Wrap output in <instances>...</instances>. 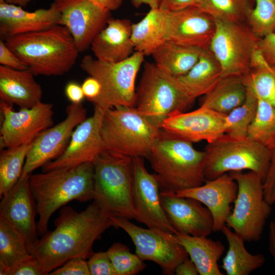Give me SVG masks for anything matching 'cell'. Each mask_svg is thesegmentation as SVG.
<instances>
[{
  "mask_svg": "<svg viewBox=\"0 0 275 275\" xmlns=\"http://www.w3.org/2000/svg\"><path fill=\"white\" fill-rule=\"evenodd\" d=\"M80 212L63 207L54 221L55 229L39 239L32 254L40 264L43 275L49 274L67 261L88 259L94 242L111 227V216L97 200Z\"/></svg>",
  "mask_w": 275,
  "mask_h": 275,
  "instance_id": "6da1fadb",
  "label": "cell"
},
{
  "mask_svg": "<svg viewBox=\"0 0 275 275\" xmlns=\"http://www.w3.org/2000/svg\"><path fill=\"white\" fill-rule=\"evenodd\" d=\"M30 187L37 207L38 233L48 231L52 215L68 202L94 199V169L92 162L69 169L52 170L29 177Z\"/></svg>",
  "mask_w": 275,
  "mask_h": 275,
  "instance_id": "7a4b0ae2",
  "label": "cell"
},
{
  "mask_svg": "<svg viewBox=\"0 0 275 275\" xmlns=\"http://www.w3.org/2000/svg\"><path fill=\"white\" fill-rule=\"evenodd\" d=\"M35 76H60L74 65L80 52L62 25L16 35L4 40Z\"/></svg>",
  "mask_w": 275,
  "mask_h": 275,
  "instance_id": "3957f363",
  "label": "cell"
},
{
  "mask_svg": "<svg viewBox=\"0 0 275 275\" xmlns=\"http://www.w3.org/2000/svg\"><path fill=\"white\" fill-rule=\"evenodd\" d=\"M147 159L160 191L176 193L200 186L206 181L205 151L197 150L193 143L162 128Z\"/></svg>",
  "mask_w": 275,
  "mask_h": 275,
  "instance_id": "277c9868",
  "label": "cell"
},
{
  "mask_svg": "<svg viewBox=\"0 0 275 275\" xmlns=\"http://www.w3.org/2000/svg\"><path fill=\"white\" fill-rule=\"evenodd\" d=\"M94 199L110 216L135 218L133 158L103 150L93 161Z\"/></svg>",
  "mask_w": 275,
  "mask_h": 275,
  "instance_id": "5b68a950",
  "label": "cell"
},
{
  "mask_svg": "<svg viewBox=\"0 0 275 275\" xmlns=\"http://www.w3.org/2000/svg\"><path fill=\"white\" fill-rule=\"evenodd\" d=\"M161 130L135 107L106 109L101 127L103 150L147 158Z\"/></svg>",
  "mask_w": 275,
  "mask_h": 275,
  "instance_id": "8992f818",
  "label": "cell"
},
{
  "mask_svg": "<svg viewBox=\"0 0 275 275\" xmlns=\"http://www.w3.org/2000/svg\"><path fill=\"white\" fill-rule=\"evenodd\" d=\"M177 77L155 63H144L143 70L136 90L135 107L161 128L169 117L184 112L194 102Z\"/></svg>",
  "mask_w": 275,
  "mask_h": 275,
  "instance_id": "52a82bcc",
  "label": "cell"
},
{
  "mask_svg": "<svg viewBox=\"0 0 275 275\" xmlns=\"http://www.w3.org/2000/svg\"><path fill=\"white\" fill-rule=\"evenodd\" d=\"M145 55L134 51L125 60L108 62L85 56L80 63L81 69L100 83L99 95L91 100L104 110L119 107H135V81Z\"/></svg>",
  "mask_w": 275,
  "mask_h": 275,
  "instance_id": "ba28073f",
  "label": "cell"
},
{
  "mask_svg": "<svg viewBox=\"0 0 275 275\" xmlns=\"http://www.w3.org/2000/svg\"><path fill=\"white\" fill-rule=\"evenodd\" d=\"M205 151L206 180L231 172L248 170L257 174L264 181L268 171L269 149L248 137L236 139L225 133L208 143Z\"/></svg>",
  "mask_w": 275,
  "mask_h": 275,
  "instance_id": "9c48e42d",
  "label": "cell"
},
{
  "mask_svg": "<svg viewBox=\"0 0 275 275\" xmlns=\"http://www.w3.org/2000/svg\"><path fill=\"white\" fill-rule=\"evenodd\" d=\"M229 173L236 182L238 191L226 225L245 241H257L271 210V205L264 197L263 180L252 171Z\"/></svg>",
  "mask_w": 275,
  "mask_h": 275,
  "instance_id": "30bf717a",
  "label": "cell"
},
{
  "mask_svg": "<svg viewBox=\"0 0 275 275\" xmlns=\"http://www.w3.org/2000/svg\"><path fill=\"white\" fill-rule=\"evenodd\" d=\"M214 21L215 29L209 48L221 66L222 77L244 76L250 71L260 38L244 22Z\"/></svg>",
  "mask_w": 275,
  "mask_h": 275,
  "instance_id": "8fae6325",
  "label": "cell"
},
{
  "mask_svg": "<svg viewBox=\"0 0 275 275\" xmlns=\"http://www.w3.org/2000/svg\"><path fill=\"white\" fill-rule=\"evenodd\" d=\"M111 218L115 227L123 229L131 238L135 247V254L143 261L156 263L165 274H175L177 266L188 257L173 234L159 229L140 227L126 218Z\"/></svg>",
  "mask_w": 275,
  "mask_h": 275,
  "instance_id": "7c38bea8",
  "label": "cell"
},
{
  "mask_svg": "<svg viewBox=\"0 0 275 275\" xmlns=\"http://www.w3.org/2000/svg\"><path fill=\"white\" fill-rule=\"evenodd\" d=\"M3 120L1 147L9 148L31 144L43 131L53 125V105L40 101L30 108L13 109V105L1 101Z\"/></svg>",
  "mask_w": 275,
  "mask_h": 275,
  "instance_id": "4fadbf2b",
  "label": "cell"
},
{
  "mask_svg": "<svg viewBox=\"0 0 275 275\" xmlns=\"http://www.w3.org/2000/svg\"><path fill=\"white\" fill-rule=\"evenodd\" d=\"M66 113L64 120L45 130L32 144L20 179L61 155L75 128L87 118V111L81 103H71Z\"/></svg>",
  "mask_w": 275,
  "mask_h": 275,
  "instance_id": "5bb4252c",
  "label": "cell"
},
{
  "mask_svg": "<svg viewBox=\"0 0 275 275\" xmlns=\"http://www.w3.org/2000/svg\"><path fill=\"white\" fill-rule=\"evenodd\" d=\"M51 4L61 14L59 24L69 30L80 52L91 47L111 17V11L91 0H54Z\"/></svg>",
  "mask_w": 275,
  "mask_h": 275,
  "instance_id": "9a60e30c",
  "label": "cell"
},
{
  "mask_svg": "<svg viewBox=\"0 0 275 275\" xmlns=\"http://www.w3.org/2000/svg\"><path fill=\"white\" fill-rule=\"evenodd\" d=\"M133 163L134 219L149 228L177 234L162 207L155 174L148 172L144 157H133Z\"/></svg>",
  "mask_w": 275,
  "mask_h": 275,
  "instance_id": "2e32d148",
  "label": "cell"
},
{
  "mask_svg": "<svg viewBox=\"0 0 275 275\" xmlns=\"http://www.w3.org/2000/svg\"><path fill=\"white\" fill-rule=\"evenodd\" d=\"M104 109L95 105L94 113L74 129L62 154L42 167L43 172L69 169L87 162H93L103 150L101 127Z\"/></svg>",
  "mask_w": 275,
  "mask_h": 275,
  "instance_id": "e0dca14e",
  "label": "cell"
},
{
  "mask_svg": "<svg viewBox=\"0 0 275 275\" xmlns=\"http://www.w3.org/2000/svg\"><path fill=\"white\" fill-rule=\"evenodd\" d=\"M30 175L19 179L1 198L0 216L23 237L32 254L39 239L35 221L37 207L30 187Z\"/></svg>",
  "mask_w": 275,
  "mask_h": 275,
  "instance_id": "ac0fdd59",
  "label": "cell"
},
{
  "mask_svg": "<svg viewBox=\"0 0 275 275\" xmlns=\"http://www.w3.org/2000/svg\"><path fill=\"white\" fill-rule=\"evenodd\" d=\"M215 29L214 19L196 6L167 12L166 41L207 48Z\"/></svg>",
  "mask_w": 275,
  "mask_h": 275,
  "instance_id": "d6986e66",
  "label": "cell"
},
{
  "mask_svg": "<svg viewBox=\"0 0 275 275\" xmlns=\"http://www.w3.org/2000/svg\"><path fill=\"white\" fill-rule=\"evenodd\" d=\"M167 216L177 233L208 236L213 232V219L209 210L199 201L180 197L172 191H160Z\"/></svg>",
  "mask_w": 275,
  "mask_h": 275,
  "instance_id": "ffe728a7",
  "label": "cell"
},
{
  "mask_svg": "<svg viewBox=\"0 0 275 275\" xmlns=\"http://www.w3.org/2000/svg\"><path fill=\"white\" fill-rule=\"evenodd\" d=\"M227 115L201 106L188 113H179L166 119L161 128L191 143H211L225 134Z\"/></svg>",
  "mask_w": 275,
  "mask_h": 275,
  "instance_id": "44dd1931",
  "label": "cell"
},
{
  "mask_svg": "<svg viewBox=\"0 0 275 275\" xmlns=\"http://www.w3.org/2000/svg\"><path fill=\"white\" fill-rule=\"evenodd\" d=\"M238 186L229 173L212 180H206L200 186L177 191L180 197L195 199L210 211L213 219V232L221 231L231 212V204L236 198Z\"/></svg>",
  "mask_w": 275,
  "mask_h": 275,
  "instance_id": "7402d4cb",
  "label": "cell"
},
{
  "mask_svg": "<svg viewBox=\"0 0 275 275\" xmlns=\"http://www.w3.org/2000/svg\"><path fill=\"white\" fill-rule=\"evenodd\" d=\"M60 18V12L52 4L48 9L29 12L0 0L1 39L48 29L59 24Z\"/></svg>",
  "mask_w": 275,
  "mask_h": 275,
  "instance_id": "603a6c76",
  "label": "cell"
},
{
  "mask_svg": "<svg viewBox=\"0 0 275 275\" xmlns=\"http://www.w3.org/2000/svg\"><path fill=\"white\" fill-rule=\"evenodd\" d=\"M131 31L130 20L111 17L91 45L95 58L102 61L119 62L129 58L134 50L131 40Z\"/></svg>",
  "mask_w": 275,
  "mask_h": 275,
  "instance_id": "cb8c5ba5",
  "label": "cell"
},
{
  "mask_svg": "<svg viewBox=\"0 0 275 275\" xmlns=\"http://www.w3.org/2000/svg\"><path fill=\"white\" fill-rule=\"evenodd\" d=\"M29 69L0 66V99L20 108H30L41 101L42 90Z\"/></svg>",
  "mask_w": 275,
  "mask_h": 275,
  "instance_id": "d4e9b609",
  "label": "cell"
},
{
  "mask_svg": "<svg viewBox=\"0 0 275 275\" xmlns=\"http://www.w3.org/2000/svg\"><path fill=\"white\" fill-rule=\"evenodd\" d=\"M175 239L184 249L200 275H223L217 262L225 248L219 240L207 236H193L177 233Z\"/></svg>",
  "mask_w": 275,
  "mask_h": 275,
  "instance_id": "484cf974",
  "label": "cell"
},
{
  "mask_svg": "<svg viewBox=\"0 0 275 275\" xmlns=\"http://www.w3.org/2000/svg\"><path fill=\"white\" fill-rule=\"evenodd\" d=\"M222 77L221 66L209 49H203L199 59L185 74L177 77L195 100L208 93Z\"/></svg>",
  "mask_w": 275,
  "mask_h": 275,
  "instance_id": "4316f807",
  "label": "cell"
},
{
  "mask_svg": "<svg viewBox=\"0 0 275 275\" xmlns=\"http://www.w3.org/2000/svg\"><path fill=\"white\" fill-rule=\"evenodd\" d=\"M167 17V11L151 8L140 21L132 24L131 40L134 51L150 56L166 41Z\"/></svg>",
  "mask_w": 275,
  "mask_h": 275,
  "instance_id": "83f0119b",
  "label": "cell"
},
{
  "mask_svg": "<svg viewBox=\"0 0 275 275\" xmlns=\"http://www.w3.org/2000/svg\"><path fill=\"white\" fill-rule=\"evenodd\" d=\"M228 243L223 259L222 268L228 275H249L261 267L265 262L262 254H252L244 245V239L226 225L221 229Z\"/></svg>",
  "mask_w": 275,
  "mask_h": 275,
  "instance_id": "f1b7e54d",
  "label": "cell"
},
{
  "mask_svg": "<svg viewBox=\"0 0 275 275\" xmlns=\"http://www.w3.org/2000/svg\"><path fill=\"white\" fill-rule=\"evenodd\" d=\"M246 95L243 76L222 77L204 96L201 106L227 115L243 103Z\"/></svg>",
  "mask_w": 275,
  "mask_h": 275,
  "instance_id": "f546056e",
  "label": "cell"
},
{
  "mask_svg": "<svg viewBox=\"0 0 275 275\" xmlns=\"http://www.w3.org/2000/svg\"><path fill=\"white\" fill-rule=\"evenodd\" d=\"M203 49L166 41L152 53L155 63L171 75L187 73L198 61Z\"/></svg>",
  "mask_w": 275,
  "mask_h": 275,
  "instance_id": "4dcf8cb0",
  "label": "cell"
},
{
  "mask_svg": "<svg viewBox=\"0 0 275 275\" xmlns=\"http://www.w3.org/2000/svg\"><path fill=\"white\" fill-rule=\"evenodd\" d=\"M33 257L23 237L0 216V274L11 275L17 265Z\"/></svg>",
  "mask_w": 275,
  "mask_h": 275,
  "instance_id": "1f68e13d",
  "label": "cell"
},
{
  "mask_svg": "<svg viewBox=\"0 0 275 275\" xmlns=\"http://www.w3.org/2000/svg\"><path fill=\"white\" fill-rule=\"evenodd\" d=\"M243 81L258 99L275 107V66L267 63L258 47L252 56L250 71L243 76Z\"/></svg>",
  "mask_w": 275,
  "mask_h": 275,
  "instance_id": "d6a6232c",
  "label": "cell"
},
{
  "mask_svg": "<svg viewBox=\"0 0 275 275\" xmlns=\"http://www.w3.org/2000/svg\"><path fill=\"white\" fill-rule=\"evenodd\" d=\"M31 144L1 150L0 153V198L19 180Z\"/></svg>",
  "mask_w": 275,
  "mask_h": 275,
  "instance_id": "836d02e7",
  "label": "cell"
},
{
  "mask_svg": "<svg viewBox=\"0 0 275 275\" xmlns=\"http://www.w3.org/2000/svg\"><path fill=\"white\" fill-rule=\"evenodd\" d=\"M253 0H199L196 6L213 19L225 22H244Z\"/></svg>",
  "mask_w": 275,
  "mask_h": 275,
  "instance_id": "e575fe53",
  "label": "cell"
},
{
  "mask_svg": "<svg viewBox=\"0 0 275 275\" xmlns=\"http://www.w3.org/2000/svg\"><path fill=\"white\" fill-rule=\"evenodd\" d=\"M246 88L245 101L227 114L225 119V133L236 139L248 137L249 128L257 109L258 98L252 90Z\"/></svg>",
  "mask_w": 275,
  "mask_h": 275,
  "instance_id": "d590c367",
  "label": "cell"
},
{
  "mask_svg": "<svg viewBox=\"0 0 275 275\" xmlns=\"http://www.w3.org/2000/svg\"><path fill=\"white\" fill-rule=\"evenodd\" d=\"M274 135L275 107L258 99L256 114L249 128L248 137L267 147Z\"/></svg>",
  "mask_w": 275,
  "mask_h": 275,
  "instance_id": "8d00e7d4",
  "label": "cell"
},
{
  "mask_svg": "<svg viewBox=\"0 0 275 275\" xmlns=\"http://www.w3.org/2000/svg\"><path fill=\"white\" fill-rule=\"evenodd\" d=\"M253 1L246 21L251 30L260 38L275 32V0Z\"/></svg>",
  "mask_w": 275,
  "mask_h": 275,
  "instance_id": "74e56055",
  "label": "cell"
},
{
  "mask_svg": "<svg viewBox=\"0 0 275 275\" xmlns=\"http://www.w3.org/2000/svg\"><path fill=\"white\" fill-rule=\"evenodd\" d=\"M117 275H134L143 270L146 265L125 244L114 243L106 251Z\"/></svg>",
  "mask_w": 275,
  "mask_h": 275,
  "instance_id": "f35d334b",
  "label": "cell"
},
{
  "mask_svg": "<svg viewBox=\"0 0 275 275\" xmlns=\"http://www.w3.org/2000/svg\"><path fill=\"white\" fill-rule=\"evenodd\" d=\"M87 262L90 275H117L107 252H94Z\"/></svg>",
  "mask_w": 275,
  "mask_h": 275,
  "instance_id": "ab89813d",
  "label": "cell"
},
{
  "mask_svg": "<svg viewBox=\"0 0 275 275\" xmlns=\"http://www.w3.org/2000/svg\"><path fill=\"white\" fill-rule=\"evenodd\" d=\"M86 259H71L51 271L50 275H90Z\"/></svg>",
  "mask_w": 275,
  "mask_h": 275,
  "instance_id": "60d3db41",
  "label": "cell"
},
{
  "mask_svg": "<svg viewBox=\"0 0 275 275\" xmlns=\"http://www.w3.org/2000/svg\"><path fill=\"white\" fill-rule=\"evenodd\" d=\"M267 148L270 151V164L267 174L263 182L265 195L271 199H275V135Z\"/></svg>",
  "mask_w": 275,
  "mask_h": 275,
  "instance_id": "b9f144b4",
  "label": "cell"
},
{
  "mask_svg": "<svg viewBox=\"0 0 275 275\" xmlns=\"http://www.w3.org/2000/svg\"><path fill=\"white\" fill-rule=\"evenodd\" d=\"M0 64L16 70L29 69L2 39L0 40Z\"/></svg>",
  "mask_w": 275,
  "mask_h": 275,
  "instance_id": "7bdbcfd3",
  "label": "cell"
},
{
  "mask_svg": "<svg viewBox=\"0 0 275 275\" xmlns=\"http://www.w3.org/2000/svg\"><path fill=\"white\" fill-rule=\"evenodd\" d=\"M258 48L267 63L275 66V32L260 38Z\"/></svg>",
  "mask_w": 275,
  "mask_h": 275,
  "instance_id": "ee69618b",
  "label": "cell"
},
{
  "mask_svg": "<svg viewBox=\"0 0 275 275\" xmlns=\"http://www.w3.org/2000/svg\"><path fill=\"white\" fill-rule=\"evenodd\" d=\"M11 275H43L41 267L37 260L34 257L25 260L13 270Z\"/></svg>",
  "mask_w": 275,
  "mask_h": 275,
  "instance_id": "f6af8a7d",
  "label": "cell"
},
{
  "mask_svg": "<svg viewBox=\"0 0 275 275\" xmlns=\"http://www.w3.org/2000/svg\"><path fill=\"white\" fill-rule=\"evenodd\" d=\"M81 87L85 97L89 101L97 98L101 90V86L99 81L91 76L84 80Z\"/></svg>",
  "mask_w": 275,
  "mask_h": 275,
  "instance_id": "bcb514c9",
  "label": "cell"
},
{
  "mask_svg": "<svg viewBox=\"0 0 275 275\" xmlns=\"http://www.w3.org/2000/svg\"><path fill=\"white\" fill-rule=\"evenodd\" d=\"M199 0H160L159 8L171 12L180 10L187 7L196 6Z\"/></svg>",
  "mask_w": 275,
  "mask_h": 275,
  "instance_id": "7dc6e473",
  "label": "cell"
},
{
  "mask_svg": "<svg viewBox=\"0 0 275 275\" xmlns=\"http://www.w3.org/2000/svg\"><path fill=\"white\" fill-rule=\"evenodd\" d=\"M65 94L67 99L73 103H80L85 97L81 85L75 81H70L66 85Z\"/></svg>",
  "mask_w": 275,
  "mask_h": 275,
  "instance_id": "c3c4849f",
  "label": "cell"
},
{
  "mask_svg": "<svg viewBox=\"0 0 275 275\" xmlns=\"http://www.w3.org/2000/svg\"><path fill=\"white\" fill-rule=\"evenodd\" d=\"M175 274L177 275H197L199 274V272L194 263L187 257L177 266Z\"/></svg>",
  "mask_w": 275,
  "mask_h": 275,
  "instance_id": "681fc988",
  "label": "cell"
},
{
  "mask_svg": "<svg viewBox=\"0 0 275 275\" xmlns=\"http://www.w3.org/2000/svg\"><path fill=\"white\" fill-rule=\"evenodd\" d=\"M101 7L109 11H115L122 4L123 0H91Z\"/></svg>",
  "mask_w": 275,
  "mask_h": 275,
  "instance_id": "f907efd6",
  "label": "cell"
},
{
  "mask_svg": "<svg viewBox=\"0 0 275 275\" xmlns=\"http://www.w3.org/2000/svg\"><path fill=\"white\" fill-rule=\"evenodd\" d=\"M269 250L275 262V223L271 221L269 227Z\"/></svg>",
  "mask_w": 275,
  "mask_h": 275,
  "instance_id": "816d5d0a",
  "label": "cell"
},
{
  "mask_svg": "<svg viewBox=\"0 0 275 275\" xmlns=\"http://www.w3.org/2000/svg\"><path fill=\"white\" fill-rule=\"evenodd\" d=\"M133 7L138 8L142 5L145 4L151 8H159L160 0H131Z\"/></svg>",
  "mask_w": 275,
  "mask_h": 275,
  "instance_id": "f5cc1de1",
  "label": "cell"
},
{
  "mask_svg": "<svg viewBox=\"0 0 275 275\" xmlns=\"http://www.w3.org/2000/svg\"><path fill=\"white\" fill-rule=\"evenodd\" d=\"M7 3L15 5L16 6L24 7L26 6L28 4L34 0H4Z\"/></svg>",
  "mask_w": 275,
  "mask_h": 275,
  "instance_id": "db71d44e",
  "label": "cell"
},
{
  "mask_svg": "<svg viewBox=\"0 0 275 275\" xmlns=\"http://www.w3.org/2000/svg\"><path fill=\"white\" fill-rule=\"evenodd\" d=\"M274 223H275V219H274Z\"/></svg>",
  "mask_w": 275,
  "mask_h": 275,
  "instance_id": "11a10c76",
  "label": "cell"
},
{
  "mask_svg": "<svg viewBox=\"0 0 275 275\" xmlns=\"http://www.w3.org/2000/svg\"><path fill=\"white\" fill-rule=\"evenodd\" d=\"M275 204V203H274Z\"/></svg>",
  "mask_w": 275,
  "mask_h": 275,
  "instance_id": "9f6ffc18",
  "label": "cell"
}]
</instances>
